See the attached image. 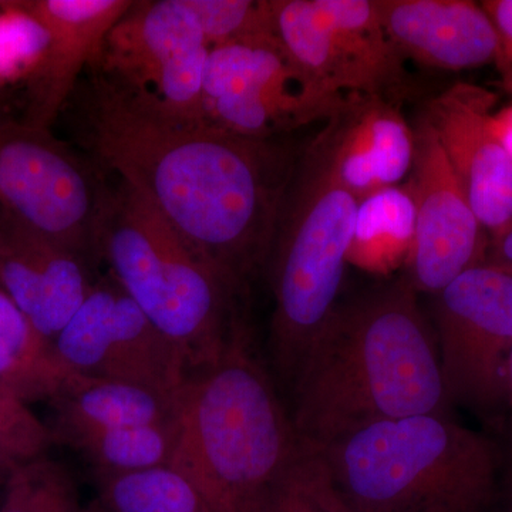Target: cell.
<instances>
[{"label":"cell","mask_w":512,"mask_h":512,"mask_svg":"<svg viewBox=\"0 0 512 512\" xmlns=\"http://www.w3.org/2000/svg\"><path fill=\"white\" fill-rule=\"evenodd\" d=\"M87 138L101 164L235 281L269 261L296 154L205 121L165 116L93 79Z\"/></svg>","instance_id":"1"},{"label":"cell","mask_w":512,"mask_h":512,"mask_svg":"<svg viewBox=\"0 0 512 512\" xmlns=\"http://www.w3.org/2000/svg\"><path fill=\"white\" fill-rule=\"evenodd\" d=\"M407 276L339 305L293 380L291 419L306 453L377 421L447 414L436 333Z\"/></svg>","instance_id":"2"},{"label":"cell","mask_w":512,"mask_h":512,"mask_svg":"<svg viewBox=\"0 0 512 512\" xmlns=\"http://www.w3.org/2000/svg\"><path fill=\"white\" fill-rule=\"evenodd\" d=\"M170 467L214 512H244L268 493L302 448L271 376L252 356L248 333L177 392Z\"/></svg>","instance_id":"3"},{"label":"cell","mask_w":512,"mask_h":512,"mask_svg":"<svg viewBox=\"0 0 512 512\" xmlns=\"http://www.w3.org/2000/svg\"><path fill=\"white\" fill-rule=\"evenodd\" d=\"M94 248L111 276L181 350L190 375L247 335L245 285L205 261L133 187L101 185Z\"/></svg>","instance_id":"4"},{"label":"cell","mask_w":512,"mask_h":512,"mask_svg":"<svg viewBox=\"0 0 512 512\" xmlns=\"http://www.w3.org/2000/svg\"><path fill=\"white\" fill-rule=\"evenodd\" d=\"M315 456L359 512H484L497 491V447L447 414L367 424Z\"/></svg>","instance_id":"5"},{"label":"cell","mask_w":512,"mask_h":512,"mask_svg":"<svg viewBox=\"0 0 512 512\" xmlns=\"http://www.w3.org/2000/svg\"><path fill=\"white\" fill-rule=\"evenodd\" d=\"M299 165L269 255L275 299L269 355L276 376L288 387L339 308L357 210L349 191L308 161Z\"/></svg>","instance_id":"6"},{"label":"cell","mask_w":512,"mask_h":512,"mask_svg":"<svg viewBox=\"0 0 512 512\" xmlns=\"http://www.w3.org/2000/svg\"><path fill=\"white\" fill-rule=\"evenodd\" d=\"M348 99L320 86L269 33L212 47L202 80V120L235 136L274 140L326 123Z\"/></svg>","instance_id":"7"},{"label":"cell","mask_w":512,"mask_h":512,"mask_svg":"<svg viewBox=\"0 0 512 512\" xmlns=\"http://www.w3.org/2000/svg\"><path fill=\"white\" fill-rule=\"evenodd\" d=\"M211 47L188 0L133 2L104 39L93 79L165 116L202 120Z\"/></svg>","instance_id":"8"},{"label":"cell","mask_w":512,"mask_h":512,"mask_svg":"<svg viewBox=\"0 0 512 512\" xmlns=\"http://www.w3.org/2000/svg\"><path fill=\"white\" fill-rule=\"evenodd\" d=\"M276 36L329 92L397 101L406 60L390 42L377 0H272Z\"/></svg>","instance_id":"9"},{"label":"cell","mask_w":512,"mask_h":512,"mask_svg":"<svg viewBox=\"0 0 512 512\" xmlns=\"http://www.w3.org/2000/svg\"><path fill=\"white\" fill-rule=\"evenodd\" d=\"M436 296L434 319L448 403L491 414L508 400L512 349V274L468 269Z\"/></svg>","instance_id":"10"},{"label":"cell","mask_w":512,"mask_h":512,"mask_svg":"<svg viewBox=\"0 0 512 512\" xmlns=\"http://www.w3.org/2000/svg\"><path fill=\"white\" fill-rule=\"evenodd\" d=\"M101 185L50 130L0 120V210L26 227L89 256Z\"/></svg>","instance_id":"11"},{"label":"cell","mask_w":512,"mask_h":512,"mask_svg":"<svg viewBox=\"0 0 512 512\" xmlns=\"http://www.w3.org/2000/svg\"><path fill=\"white\" fill-rule=\"evenodd\" d=\"M53 345L63 366L84 379L175 393L190 377L181 350L111 275L94 282Z\"/></svg>","instance_id":"12"},{"label":"cell","mask_w":512,"mask_h":512,"mask_svg":"<svg viewBox=\"0 0 512 512\" xmlns=\"http://www.w3.org/2000/svg\"><path fill=\"white\" fill-rule=\"evenodd\" d=\"M413 130L416 150L406 185L416 207V239L406 276L417 292L437 295L463 272L484 264L490 237L426 117Z\"/></svg>","instance_id":"13"},{"label":"cell","mask_w":512,"mask_h":512,"mask_svg":"<svg viewBox=\"0 0 512 512\" xmlns=\"http://www.w3.org/2000/svg\"><path fill=\"white\" fill-rule=\"evenodd\" d=\"M414 150V130L397 101L352 96L326 121L303 160L360 201L404 184Z\"/></svg>","instance_id":"14"},{"label":"cell","mask_w":512,"mask_h":512,"mask_svg":"<svg viewBox=\"0 0 512 512\" xmlns=\"http://www.w3.org/2000/svg\"><path fill=\"white\" fill-rule=\"evenodd\" d=\"M495 103L490 90L457 83L423 114L488 237L512 218V161L491 126Z\"/></svg>","instance_id":"15"},{"label":"cell","mask_w":512,"mask_h":512,"mask_svg":"<svg viewBox=\"0 0 512 512\" xmlns=\"http://www.w3.org/2000/svg\"><path fill=\"white\" fill-rule=\"evenodd\" d=\"M10 5L45 29L42 55L26 77L22 121L50 130L86 67L133 0H10Z\"/></svg>","instance_id":"16"},{"label":"cell","mask_w":512,"mask_h":512,"mask_svg":"<svg viewBox=\"0 0 512 512\" xmlns=\"http://www.w3.org/2000/svg\"><path fill=\"white\" fill-rule=\"evenodd\" d=\"M86 258L0 210V289L50 342L92 291Z\"/></svg>","instance_id":"17"},{"label":"cell","mask_w":512,"mask_h":512,"mask_svg":"<svg viewBox=\"0 0 512 512\" xmlns=\"http://www.w3.org/2000/svg\"><path fill=\"white\" fill-rule=\"evenodd\" d=\"M377 5L384 30L404 60L458 72L497 59V30L481 3L377 0Z\"/></svg>","instance_id":"18"},{"label":"cell","mask_w":512,"mask_h":512,"mask_svg":"<svg viewBox=\"0 0 512 512\" xmlns=\"http://www.w3.org/2000/svg\"><path fill=\"white\" fill-rule=\"evenodd\" d=\"M177 392L86 379L50 402L53 419L47 430L52 443L73 447L104 431L164 423L174 419Z\"/></svg>","instance_id":"19"},{"label":"cell","mask_w":512,"mask_h":512,"mask_svg":"<svg viewBox=\"0 0 512 512\" xmlns=\"http://www.w3.org/2000/svg\"><path fill=\"white\" fill-rule=\"evenodd\" d=\"M84 380L63 366L53 342L0 291V387L28 404L52 402Z\"/></svg>","instance_id":"20"},{"label":"cell","mask_w":512,"mask_h":512,"mask_svg":"<svg viewBox=\"0 0 512 512\" xmlns=\"http://www.w3.org/2000/svg\"><path fill=\"white\" fill-rule=\"evenodd\" d=\"M416 239V207L406 184L357 201L348 264L389 272L407 264Z\"/></svg>","instance_id":"21"},{"label":"cell","mask_w":512,"mask_h":512,"mask_svg":"<svg viewBox=\"0 0 512 512\" xmlns=\"http://www.w3.org/2000/svg\"><path fill=\"white\" fill-rule=\"evenodd\" d=\"M175 437L174 416L164 423L94 434L72 448L94 468L96 477L123 476L170 467Z\"/></svg>","instance_id":"22"},{"label":"cell","mask_w":512,"mask_h":512,"mask_svg":"<svg viewBox=\"0 0 512 512\" xmlns=\"http://www.w3.org/2000/svg\"><path fill=\"white\" fill-rule=\"evenodd\" d=\"M99 501L110 512H214L201 491L171 467L97 477Z\"/></svg>","instance_id":"23"},{"label":"cell","mask_w":512,"mask_h":512,"mask_svg":"<svg viewBox=\"0 0 512 512\" xmlns=\"http://www.w3.org/2000/svg\"><path fill=\"white\" fill-rule=\"evenodd\" d=\"M69 471L45 456L23 461L3 487L0 512H82Z\"/></svg>","instance_id":"24"},{"label":"cell","mask_w":512,"mask_h":512,"mask_svg":"<svg viewBox=\"0 0 512 512\" xmlns=\"http://www.w3.org/2000/svg\"><path fill=\"white\" fill-rule=\"evenodd\" d=\"M211 49L275 33L272 0H188Z\"/></svg>","instance_id":"25"},{"label":"cell","mask_w":512,"mask_h":512,"mask_svg":"<svg viewBox=\"0 0 512 512\" xmlns=\"http://www.w3.org/2000/svg\"><path fill=\"white\" fill-rule=\"evenodd\" d=\"M0 89L16 79H26L46 45V32L28 15L0 2Z\"/></svg>","instance_id":"26"},{"label":"cell","mask_w":512,"mask_h":512,"mask_svg":"<svg viewBox=\"0 0 512 512\" xmlns=\"http://www.w3.org/2000/svg\"><path fill=\"white\" fill-rule=\"evenodd\" d=\"M52 444L49 430L28 404L0 387V447L20 461L43 456Z\"/></svg>","instance_id":"27"},{"label":"cell","mask_w":512,"mask_h":512,"mask_svg":"<svg viewBox=\"0 0 512 512\" xmlns=\"http://www.w3.org/2000/svg\"><path fill=\"white\" fill-rule=\"evenodd\" d=\"M266 512H326L309 484L303 451L269 490Z\"/></svg>","instance_id":"28"},{"label":"cell","mask_w":512,"mask_h":512,"mask_svg":"<svg viewBox=\"0 0 512 512\" xmlns=\"http://www.w3.org/2000/svg\"><path fill=\"white\" fill-rule=\"evenodd\" d=\"M481 6L497 30L498 53L495 64L504 89L512 94V0H485Z\"/></svg>","instance_id":"29"},{"label":"cell","mask_w":512,"mask_h":512,"mask_svg":"<svg viewBox=\"0 0 512 512\" xmlns=\"http://www.w3.org/2000/svg\"><path fill=\"white\" fill-rule=\"evenodd\" d=\"M303 463H305L306 474H308L313 494L316 495L326 512H359L336 490L322 461L315 454L303 451Z\"/></svg>","instance_id":"30"},{"label":"cell","mask_w":512,"mask_h":512,"mask_svg":"<svg viewBox=\"0 0 512 512\" xmlns=\"http://www.w3.org/2000/svg\"><path fill=\"white\" fill-rule=\"evenodd\" d=\"M484 264L512 274V218L503 229L490 235Z\"/></svg>","instance_id":"31"},{"label":"cell","mask_w":512,"mask_h":512,"mask_svg":"<svg viewBox=\"0 0 512 512\" xmlns=\"http://www.w3.org/2000/svg\"><path fill=\"white\" fill-rule=\"evenodd\" d=\"M491 126H493L495 137L498 138L512 161V104L504 109L494 111L491 116Z\"/></svg>","instance_id":"32"},{"label":"cell","mask_w":512,"mask_h":512,"mask_svg":"<svg viewBox=\"0 0 512 512\" xmlns=\"http://www.w3.org/2000/svg\"><path fill=\"white\" fill-rule=\"evenodd\" d=\"M20 463H23V461L18 460L5 448L0 447V487H5L9 477L12 476L13 471Z\"/></svg>","instance_id":"33"},{"label":"cell","mask_w":512,"mask_h":512,"mask_svg":"<svg viewBox=\"0 0 512 512\" xmlns=\"http://www.w3.org/2000/svg\"><path fill=\"white\" fill-rule=\"evenodd\" d=\"M268 493L262 495V497L254 501V503L249 504L244 512H266V497H268Z\"/></svg>","instance_id":"34"},{"label":"cell","mask_w":512,"mask_h":512,"mask_svg":"<svg viewBox=\"0 0 512 512\" xmlns=\"http://www.w3.org/2000/svg\"><path fill=\"white\" fill-rule=\"evenodd\" d=\"M507 389H508V402H510L512 407V349L510 352V356H508L507 362Z\"/></svg>","instance_id":"35"},{"label":"cell","mask_w":512,"mask_h":512,"mask_svg":"<svg viewBox=\"0 0 512 512\" xmlns=\"http://www.w3.org/2000/svg\"><path fill=\"white\" fill-rule=\"evenodd\" d=\"M82 512H110L104 507L103 504L100 503L99 498L96 501H93L92 504L87 505V507L82 508Z\"/></svg>","instance_id":"36"},{"label":"cell","mask_w":512,"mask_h":512,"mask_svg":"<svg viewBox=\"0 0 512 512\" xmlns=\"http://www.w3.org/2000/svg\"><path fill=\"white\" fill-rule=\"evenodd\" d=\"M0 291H2V289H0Z\"/></svg>","instance_id":"37"},{"label":"cell","mask_w":512,"mask_h":512,"mask_svg":"<svg viewBox=\"0 0 512 512\" xmlns=\"http://www.w3.org/2000/svg\"><path fill=\"white\" fill-rule=\"evenodd\" d=\"M512 512V511H511Z\"/></svg>","instance_id":"38"}]
</instances>
